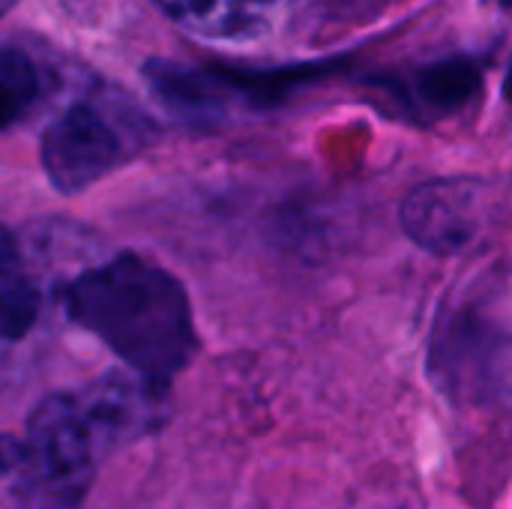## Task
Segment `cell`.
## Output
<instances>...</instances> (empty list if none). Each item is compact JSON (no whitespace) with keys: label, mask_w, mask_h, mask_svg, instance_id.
<instances>
[{"label":"cell","mask_w":512,"mask_h":509,"mask_svg":"<svg viewBox=\"0 0 512 509\" xmlns=\"http://www.w3.org/2000/svg\"><path fill=\"white\" fill-rule=\"evenodd\" d=\"M75 327L96 336L129 372L168 390L198 354L192 300L183 282L138 252H120L60 288Z\"/></svg>","instance_id":"obj_1"},{"label":"cell","mask_w":512,"mask_h":509,"mask_svg":"<svg viewBox=\"0 0 512 509\" xmlns=\"http://www.w3.org/2000/svg\"><path fill=\"white\" fill-rule=\"evenodd\" d=\"M117 450L84 390L51 393L21 438H3V480L12 509H81L102 459Z\"/></svg>","instance_id":"obj_2"},{"label":"cell","mask_w":512,"mask_h":509,"mask_svg":"<svg viewBox=\"0 0 512 509\" xmlns=\"http://www.w3.org/2000/svg\"><path fill=\"white\" fill-rule=\"evenodd\" d=\"M477 294L453 306L438 330L435 360L459 387H501L512 378L510 288L477 285Z\"/></svg>","instance_id":"obj_3"},{"label":"cell","mask_w":512,"mask_h":509,"mask_svg":"<svg viewBox=\"0 0 512 509\" xmlns=\"http://www.w3.org/2000/svg\"><path fill=\"white\" fill-rule=\"evenodd\" d=\"M138 147V126H120V120L96 102H75L51 120L39 156L54 189L78 195L120 168Z\"/></svg>","instance_id":"obj_4"},{"label":"cell","mask_w":512,"mask_h":509,"mask_svg":"<svg viewBox=\"0 0 512 509\" xmlns=\"http://www.w3.org/2000/svg\"><path fill=\"white\" fill-rule=\"evenodd\" d=\"M495 192L477 177H441L417 186L402 204L405 234L432 255L468 252L495 216Z\"/></svg>","instance_id":"obj_5"},{"label":"cell","mask_w":512,"mask_h":509,"mask_svg":"<svg viewBox=\"0 0 512 509\" xmlns=\"http://www.w3.org/2000/svg\"><path fill=\"white\" fill-rule=\"evenodd\" d=\"M288 0H159L186 30L216 39L255 36L270 27Z\"/></svg>","instance_id":"obj_6"},{"label":"cell","mask_w":512,"mask_h":509,"mask_svg":"<svg viewBox=\"0 0 512 509\" xmlns=\"http://www.w3.org/2000/svg\"><path fill=\"white\" fill-rule=\"evenodd\" d=\"M0 300H3V342L15 345L39 321L42 291L36 276L27 270L18 237L9 231L3 237V255H0Z\"/></svg>","instance_id":"obj_7"},{"label":"cell","mask_w":512,"mask_h":509,"mask_svg":"<svg viewBox=\"0 0 512 509\" xmlns=\"http://www.w3.org/2000/svg\"><path fill=\"white\" fill-rule=\"evenodd\" d=\"M0 78H3V126H15L42 96V78L36 63L15 45L3 48L0 60Z\"/></svg>","instance_id":"obj_8"},{"label":"cell","mask_w":512,"mask_h":509,"mask_svg":"<svg viewBox=\"0 0 512 509\" xmlns=\"http://www.w3.org/2000/svg\"><path fill=\"white\" fill-rule=\"evenodd\" d=\"M12 3H15V0H3V6H6V9H9V6H12Z\"/></svg>","instance_id":"obj_9"}]
</instances>
